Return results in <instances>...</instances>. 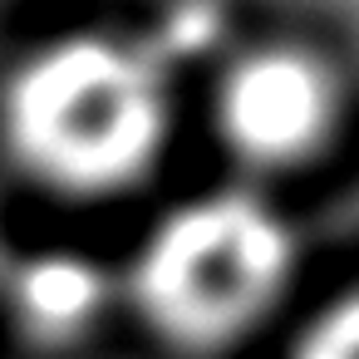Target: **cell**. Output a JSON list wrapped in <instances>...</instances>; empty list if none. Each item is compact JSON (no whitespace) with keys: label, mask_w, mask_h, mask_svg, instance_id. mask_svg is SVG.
I'll return each mask as SVG.
<instances>
[{"label":"cell","mask_w":359,"mask_h":359,"mask_svg":"<svg viewBox=\"0 0 359 359\" xmlns=\"http://www.w3.org/2000/svg\"><path fill=\"white\" fill-rule=\"evenodd\" d=\"M0 123L30 177L74 197H109L158 163L168 89L133 45L99 35L60 40L11 79Z\"/></svg>","instance_id":"obj_1"},{"label":"cell","mask_w":359,"mask_h":359,"mask_svg":"<svg viewBox=\"0 0 359 359\" xmlns=\"http://www.w3.org/2000/svg\"><path fill=\"white\" fill-rule=\"evenodd\" d=\"M295 276V236L276 207L212 192L168 212L133 266L148 325L177 349H222L261 325Z\"/></svg>","instance_id":"obj_2"},{"label":"cell","mask_w":359,"mask_h":359,"mask_svg":"<svg viewBox=\"0 0 359 359\" xmlns=\"http://www.w3.org/2000/svg\"><path fill=\"white\" fill-rule=\"evenodd\" d=\"M11 305L20 330L45 339L79 334L104 305V276L79 256H40L11 285Z\"/></svg>","instance_id":"obj_4"},{"label":"cell","mask_w":359,"mask_h":359,"mask_svg":"<svg viewBox=\"0 0 359 359\" xmlns=\"http://www.w3.org/2000/svg\"><path fill=\"white\" fill-rule=\"evenodd\" d=\"M339 94L320 60L300 50H261L241 60L217 99V123L231 153L256 168L310 163L334 133Z\"/></svg>","instance_id":"obj_3"},{"label":"cell","mask_w":359,"mask_h":359,"mask_svg":"<svg viewBox=\"0 0 359 359\" xmlns=\"http://www.w3.org/2000/svg\"><path fill=\"white\" fill-rule=\"evenodd\" d=\"M290 359H359V290L320 310Z\"/></svg>","instance_id":"obj_5"}]
</instances>
